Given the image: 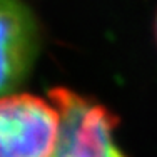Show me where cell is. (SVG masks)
Wrapping results in <instances>:
<instances>
[{"instance_id": "277c9868", "label": "cell", "mask_w": 157, "mask_h": 157, "mask_svg": "<svg viewBox=\"0 0 157 157\" xmlns=\"http://www.w3.org/2000/svg\"><path fill=\"white\" fill-rule=\"evenodd\" d=\"M155 27H157V25H155Z\"/></svg>"}, {"instance_id": "6da1fadb", "label": "cell", "mask_w": 157, "mask_h": 157, "mask_svg": "<svg viewBox=\"0 0 157 157\" xmlns=\"http://www.w3.org/2000/svg\"><path fill=\"white\" fill-rule=\"evenodd\" d=\"M60 137L55 104L30 94L0 97V157H52Z\"/></svg>"}, {"instance_id": "3957f363", "label": "cell", "mask_w": 157, "mask_h": 157, "mask_svg": "<svg viewBox=\"0 0 157 157\" xmlns=\"http://www.w3.org/2000/svg\"><path fill=\"white\" fill-rule=\"evenodd\" d=\"M39 50V29L22 0H0V97L30 72Z\"/></svg>"}, {"instance_id": "7a4b0ae2", "label": "cell", "mask_w": 157, "mask_h": 157, "mask_svg": "<svg viewBox=\"0 0 157 157\" xmlns=\"http://www.w3.org/2000/svg\"><path fill=\"white\" fill-rule=\"evenodd\" d=\"M48 99L60 112V137L52 157H125L115 142V119L104 105L54 89Z\"/></svg>"}]
</instances>
